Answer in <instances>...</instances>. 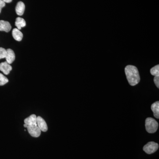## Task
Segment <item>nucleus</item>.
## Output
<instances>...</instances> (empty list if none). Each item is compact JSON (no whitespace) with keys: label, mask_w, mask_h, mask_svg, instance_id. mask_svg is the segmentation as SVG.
Instances as JSON below:
<instances>
[{"label":"nucleus","mask_w":159,"mask_h":159,"mask_svg":"<svg viewBox=\"0 0 159 159\" xmlns=\"http://www.w3.org/2000/svg\"><path fill=\"white\" fill-rule=\"evenodd\" d=\"M154 82L156 84V86L159 88V76H155L154 78Z\"/></svg>","instance_id":"17"},{"label":"nucleus","mask_w":159,"mask_h":159,"mask_svg":"<svg viewBox=\"0 0 159 159\" xmlns=\"http://www.w3.org/2000/svg\"><path fill=\"white\" fill-rule=\"evenodd\" d=\"M26 25V24L25 21L22 18L19 17L16 19L15 25L17 28L18 29L20 30L21 28L24 27Z\"/></svg>","instance_id":"13"},{"label":"nucleus","mask_w":159,"mask_h":159,"mask_svg":"<svg viewBox=\"0 0 159 159\" xmlns=\"http://www.w3.org/2000/svg\"><path fill=\"white\" fill-rule=\"evenodd\" d=\"M6 54V50L3 48L0 47V59L5 58Z\"/></svg>","instance_id":"16"},{"label":"nucleus","mask_w":159,"mask_h":159,"mask_svg":"<svg viewBox=\"0 0 159 159\" xmlns=\"http://www.w3.org/2000/svg\"><path fill=\"white\" fill-rule=\"evenodd\" d=\"M2 1L5 3H10L13 0H2Z\"/></svg>","instance_id":"19"},{"label":"nucleus","mask_w":159,"mask_h":159,"mask_svg":"<svg viewBox=\"0 0 159 159\" xmlns=\"http://www.w3.org/2000/svg\"><path fill=\"white\" fill-rule=\"evenodd\" d=\"M12 69V66L7 61L2 62L0 64V70L6 75L9 74Z\"/></svg>","instance_id":"7"},{"label":"nucleus","mask_w":159,"mask_h":159,"mask_svg":"<svg viewBox=\"0 0 159 159\" xmlns=\"http://www.w3.org/2000/svg\"><path fill=\"white\" fill-rule=\"evenodd\" d=\"M5 58H6L7 62L9 64H11L13 63L15 59V54L13 50H12L11 49H8L6 50V54Z\"/></svg>","instance_id":"6"},{"label":"nucleus","mask_w":159,"mask_h":159,"mask_svg":"<svg viewBox=\"0 0 159 159\" xmlns=\"http://www.w3.org/2000/svg\"><path fill=\"white\" fill-rule=\"evenodd\" d=\"M158 148L159 145L157 143L153 142H150L144 146L143 150L147 154H151L157 150Z\"/></svg>","instance_id":"3"},{"label":"nucleus","mask_w":159,"mask_h":159,"mask_svg":"<svg viewBox=\"0 0 159 159\" xmlns=\"http://www.w3.org/2000/svg\"><path fill=\"white\" fill-rule=\"evenodd\" d=\"M150 73L154 76H159V65H156L150 69Z\"/></svg>","instance_id":"14"},{"label":"nucleus","mask_w":159,"mask_h":159,"mask_svg":"<svg viewBox=\"0 0 159 159\" xmlns=\"http://www.w3.org/2000/svg\"><path fill=\"white\" fill-rule=\"evenodd\" d=\"M9 82V80L3 74L0 73V86H3Z\"/></svg>","instance_id":"15"},{"label":"nucleus","mask_w":159,"mask_h":159,"mask_svg":"<svg viewBox=\"0 0 159 159\" xmlns=\"http://www.w3.org/2000/svg\"><path fill=\"white\" fill-rule=\"evenodd\" d=\"M27 128L29 134L31 135L32 137L38 138L41 135V131L37 126H28Z\"/></svg>","instance_id":"4"},{"label":"nucleus","mask_w":159,"mask_h":159,"mask_svg":"<svg viewBox=\"0 0 159 159\" xmlns=\"http://www.w3.org/2000/svg\"><path fill=\"white\" fill-rule=\"evenodd\" d=\"M24 127H25V128H27L28 127V125L27 124H24Z\"/></svg>","instance_id":"20"},{"label":"nucleus","mask_w":159,"mask_h":159,"mask_svg":"<svg viewBox=\"0 0 159 159\" xmlns=\"http://www.w3.org/2000/svg\"><path fill=\"white\" fill-rule=\"evenodd\" d=\"M37 125L39 128L40 129L41 131L46 132L48 130V127L46 122L44 119H43L40 116L37 117Z\"/></svg>","instance_id":"5"},{"label":"nucleus","mask_w":159,"mask_h":159,"mask_svg":"<svg viewBox=\"0 0 159 159\" xmlns=\"http://www.w3.org/2000/svg\"><path fill=\"white\" fill-rule=\"evenodd\" d=\"M125 72L128 83L131 86H135L139 83L140 75L137 67L134 65H127L125 67Z\"/></svg>","instance_id":"1"},{"label":"nucleus","mask_w":159,"mask_h":159,"mask_svg":"<svg viewBox=\"0 0 159 159\" xmlns=\"http://www.w3.org/2000/svg\"><path fill=\"white\" fill-rule=\"evenodd\" d=\"M12 35L14 39L17 41H21L23 37L22 33L17 28H14L13 29V31H12Z\"/></svg>","instance_id":"11"},{"label":"nucleus","mask_w":159,"mask_h":159,"mask_svg":"<svg viewBox=\"0 0 159 159\" xmlns=\"http://www.w3.org/2000/svg\"><path fill=\"white\" fill-rule=\"evenodd\" d=\"M25 10V5L23 2H19L17 4L16 7V12L19 16H22Z\"/></svg>","instance_id":"10"},{"label":"nucleus","mask_w":159,"mask_h":159,"mask_svg":"<svg viewBox=\"0 0 159 159\" xmlns=\"http://www.w3.org/2000/svg\"><path fill=\"white\" fill-rule=\"evenodd\" d=\"M37 117L35 115H31L29 116L28 118H26L24 119L25 124H27L28 126H37Z\"/></svg>","instance_id":"8"},{"label":"nucleus","mask_w":159,"mask_h":159,"mask_svg":"<svg viewBox=\"0 0 159 159\" xmlns=\"http://www.w3.org/2000/svg\"><path fill=\"white\" fill-rule=\"evenodd\" d=\"M6 6V3L4 2L2 0H0V13L2 11V9Z\"/></svg>","instance_id":"18"},{"label":"nucleus","mask_w":159,"mask_h":159,"mask_svg":"<svg viewBox=\"0 0 159 159\" xmlns=\"http://www.w3.org/2000/svg\"><path fill=\"white\" fill-rule=\"evenodd\" d=\"M11 25L10 24L6 21L0 20V31L8 32L11 29Z\"/></svg>","instance_id":"9"},{"label":"nucleus","mask_w":159,"mask_h":159,"mask_svg":"<svg viewBox=\"0 0 159 159\" xmlns=\"http://www.w3.org/2000/svg\"><path fill=\"white\" fill-rule=\"evenodd\" d=\"M151 110L153 113L155 118L159 119V102L157 101L151 105Z\"/></svg>","instance_id":"12"},{"label":"nucleus","mask_w":159,"mask_h":159,"mask_svg":"<svg viewBox=\"0 0 159 159\" xmlns=\"http://www.w3.org/2000/svg\"><path fill=\"white\" fill-rule=\"evenodd\" d=\"M146 129L150 134L154 133L157 131L158 127L157 122L152 118H148L146 120Z\"/></svg>","instance_id":"2"}]
</instances>
